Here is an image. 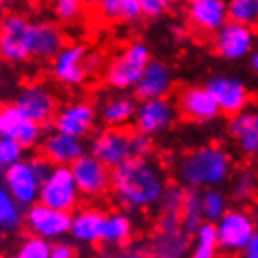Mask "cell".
<instances>
[{
  "label": "cell",
  "mask_w": 258,
  "mask_h": 258,
  "mask_svg": "<svg viewBox=\"0 0 258 258\" xmlns=\"http://www.w3.org/2000/svg\"><path fill=\"white\" fill-rule=\"evenodd\" d=\"M168 179L149 158L130 157L111 170V192L117 206L128 213L157 208L168 190Z\"/></svg>",
  "instance_id": "1"
},
{
  "label": "cell",
  "mask_w": 258,
  "mask_h": 258,
  "mask_svg": "<svg viewBox=\"0 0 258 258\" xmlns=\"http://www.w3.org/2000/svg\"><path fill=\"white\" fill-rule=\"evenodd\" d=\"M232 175V155L219 144L200 145L177 162V177L188 188H215Z\"/></svg>",
  "instance_id": "2"
},
{
  "label": "cell",
  "mask_w": 258,
  "mask_h": 258,
  "mask_svg": "<svg viewBox=\"0 0 258 258\" xmlns=\"http://www.w3.org/2000/svg\"><path fill=\"white\" fill-rule=\"evenodd\" d=\"M51 162L43 157L23 158L12 168H8L0 181L14 194V198L27 209L40 202V188L43 177L49 173Z\"/></svg>",
  "instance_id": "3"
},
{
  "label": "cell",
  "mask_w": 258,
  "mask_h": 258,
  "mask_svg": "<svg viewBox=\"0 0 258 258\" xmlns=\"http://www.w3.org/2000/svg\"><path fill=\"white\" fill-rule=\"evenodd\" d=\"M151 62V51L144 42H132L124 45L106 64L104 81L115 91L134 89L142 78L145 66Z\"/></svg>",
  "instance_id": "4"
},
{
  "label": "cell",
  "mask_w": 258,
  "mask_h": 258,
  "mask_svg": "<svg viewBox=\"0 0 258 258\" xmlns=\"http://www.w3.org/2000/svg\"><path fill=\"white\" fill-rule=\"evenodd\" d=\"M100 57L87 51L81 43H66L51 60V74L66 87L83 85L93 74L100 70Z\"/></svg>",
  "instance_id": "5"
},
{
  "label": "cell",
  "mask_w": 258,
  "mask_h": 258,
  "mask_svg": "<svg viewBox=\"0 0 258 258\" xmlns=\"http://www.w3.org/2000/svg\"><path fill=\"white\" fill-rule=\"evenodd\" d=\"M190 237L181 224V211L160 209L157 234L151 239L149 254L153 258H188Z\"/></svg>",
  "instance_id": "6"
},
{
  "label": "cell",
  "mask_w": 258,
  "mask_h": 258,
  "mask_svg": "<svg viewBox=\"0 0 258 258\" xmlns=\"http://www.w3.org/2000/svg\"><path fill=\"white\" fill-rule=\"evenodd\" d=\"M215 228L221 251L232 254H241L258 232L254 215L245 208H228V211L215 222Z\"/></svg>",
  "instance_id": "7"
},
{
  "label": "cell",
  "mask_w": 258,
  "mask_h": 258,
  "mask_svg": "<svg viewBox=\"0 0 258 258\" xmlns=\"http://www.w3.org/2000/svg\"><path fill=\"white\" fill-rule=\"evenodd\" d=\"M81 192L74 179L70 166H51L49 173L43 177L40 188V202L53 209L74 213L79 206Z\"/></svg>",
  "instance_id": "8"
},
{
  "label": "cell",
  "mask_w": 258,
  "mask_h": 258,
  "mask_svg": "<svg viewBox=\"0 0 258 258\" xmlns=\"http://www.w3.org/2000/svg\"><path fill=\"white\" fill-rule=\"evenodd\" d=\"M32 23L23 14H8L0 19V55L8 62H25L32 57Z\"/></svg>",
  "instance_id": "9"
},
{
  "label": "cell",
  "mask_w": 258,
  "mask_h": 258,
  "mask_svg": "<svg viewBox=\"0 0 258 258\" xmlns=\"http://www.w3.org/2000/svg\"><path fill=\"white\" fill-rule=\"evenodd\" d=\"M72 213L53 209L42 202L25 209V226L32 236L43 237L51 243L60 241L62 237L70 236Z\"/></svg>",
  "instance_id": "10"
},
{
  "label": "cell",
  "mask_w": 258,
  "mask_h": 258,
  "mask_svg": "<svg viewBox=\"0 0 258 258\" xmlns=\"http://www.w3.org/2000/svg\"><path fill=\"white\" fill-rule=\"evenodd\" d=\"M258 45V36L254 29L237 21H228L221 30L213 34V47L217 55L224 60L236 62L251 57Z\"/></svg>",
  "instance_id": "11"
},
{
  "label": "cell",
  "mask_w": 258,
  "mask_h": 258,
  "mask_svg": "<svg viewBox=\"0 0 258 258\" xmlns=\"http://www.w3.org/2000/svg\"><path fill=\"white\" fill-rule=\"evenodd\" d=\"M177 104H173L168 96L140 100L134 115V126L140 132L155 138L172 128L173 122L177 121Z\"/></svg>",
  "instance_id": "12"
},
{
  "label": "cell",
  "mask_w": 258,
  "mask_h": 258,
  "mask_svg": "<svg viewBox=\"0 0 258 258\" xmlns=\"http://www.w3.org/2000/svg\"><path fill=\"white\" fill-rule=\"evenodd\" d=\"M89 153L113 170L132 157L130 132H126L124 126H106L91 138Z\"/></svg>",
  "instance_id": "13"
},
{
  "label": "cell",
  "mask_w": 258,
  "mask_h": 258,
  "mask_svg": "<svg viewBox=\"0 0 258 258\" xmlns=\"http://www.w3.org/2000/svg\"><path fill=\"white\" fill-rule=\"evenodd\" d=\"M206 87L209 89V93L213 94V98L219 104L221 113L228 115H237L245 111L251 104V91L243 79L230 76V74H217L209 79Z\"/></svg>",
  "instance_id": "14"
},
{
  "label": "cell",
  "mask_w": 258,
  "mask_h": 258,
  "mask_svg": "<svg viewBox=\"0 0 258 258\" xmlns=\"http://www.w3.org/2000/svg\"><path fill=\"white\" fill-rule=\"evenodd\" d=\"M70 168L81 196L98 198L111 190V168L98 160L93 153H85Z\"/></svg>",
  "instance_id": "15"
},
{
  "label": "cell",
  "mask_w": 258,
  "mask_h": 258,
  "mask_svg": "<svg viewBox=\"0 0 258 258\" xmlns=\"http://www.w3.org/2000/svg\"><path fill=\"white\" fill-rule=\"evenodd\" d=\"M0 136L12 138L25 149H32L43 140V126L23 113L15 102L0 104Z\"/></svg>",
  "instance_id": "16"
},
{
  "label": "cell",
  "mask_w": 258,
  "mask_h": 258,
  "mask_svg": "<svg viewBox=\"0 0 258 258\" xmlns=\"http://www.w3.org/2000/svg\"><path fill=\"white\" fill-rule=\"evenodd\" d=\"M15 104L21 108V111L38 124L45 126L53 121L57 113V96L49 87L42 81H32L19 89L15 96Z\"/></svg>",
  "instance_id": "17"
},
{
  "label": "cell",
  "mask_w": 258,
  "mask_h": 258,
  "mask_svg": "<svg viewBox=\"0 0 258 258\" xmlns=\"http://www.w3.org/2000/svg\"><path fill=\"white\" fill-rule=\"evenodd\" d=\"M98 119L100 117L94 104H91L89 100H74L57 109V113L53 117V128L85 140L87 136L93 134Z\"/></svg>",
  "instance_id": "18"
},
{
  "label": "cell",
  "mask_w": 258,
  "mask_h": 258,
  "mask_svg": "<svg viewBox=\"0 0 258 258\" xmlns=\"http://www.w3.org/2000/svg\"><path fill=\"white\" fill-rule=\"evenodd\" d=\"M40 153L53 166H72L79 157L89 153V145L83 138L53 128V132L45 134L40 142Z\"/></svg>",
  "instance_id": "19"
},
{
  "label": "cell",
  "mask_w": 258,
  "mask_h": 258,
  "mask_svg": "<svg viewBox=\"0 0 258 258\" xmlns=\"http://www.w3.org/2000/svg\"><path fill=\"white\" fill-rule=\"evenodd\" d=\"M177 109L185 119L198 122V124L215 121L221 115L219 104L206 85L185 87L177 96Z\"/></svg>",
  "instance_id": "20"
},
{
  "label": "cell",
  "mask_w": 258,
  "mask_h": 258,
  "mask_svg": "<svg viewBox=\"0 0 258 258\" xmlns=\"http://www.w3.org/2000/svg\"><path fill=\"white\" fill-rule=\"evenodd\" d=\"M188 21L202 34H215L230 21L226 0H194L188 6Z\"/></svg>",
  "instance_id": "21"
},
{
  "label": "cell",
  "mask_w": 258,
  "mask_h": 258,
  "mask_svg": "<svg viewBox=\"0 0 258 258\" xmlns=\"http://www.w3.org/2000/svg\"><path fill=\"white\" fill-rule=\"evenodd\" d=\"M173 87V76L170 66L162 60H153L145 66L142 78L138 79L134 87V94L140 100H149V98H164L170 94Z\"/></svg>",
  "instance_id": "22"
},
{
  "label": "cell",
  "mask_w": 258,
  "mask_h": 258,
  "mask_svg": "<svg viewBox=\"0 0 258 258\" xmlns=\"http://www.w3.org/2000/svg\"><path fill=\"white\" fill-rule=\"evenodd\" d=\"M106 213L96 208H81L72 213L70 237L79 245H96L102 241Z\"/></svg>",
  "instance_id": "23"
},
{
  "label": "cell",
  "mask_w": 258,
  "mask_h": 258,
  "mask_svg": "<svg viewBox=\"0 0 258 258\" xmlns=\"http://www.w3.org/2000/svg\"><path fill=\"white\" fill-rule=\"evenodd\" d=\"M66 45V38L62 29L57 23L36 21L32 23V57L40 60H53L57 53Z\"/></svg>",
  "instance_id": "24"
},
{
  "label": "cell",
  "mask_w": 258,
  "mask_h": 258,
  "mask_svg": "<svg viewBox=\"0 0 258 258\" xmlns=\"http://www.w3.org/2000/svg\"><path fill=\"white\" fill-rule=\"evenodd\" d=\"M228 134L236 142L237 149L247 157L258 155V109L232 115L228 121Z\"/></svg>",
  "instance_id": "25"
},
{
  "label": "cell",
  "mask_w": 258,
  "mask_h": 258,
  "mask_svg": "<svg viewBox=\"0 0 258 258\" xmlns=\"http://www.w3.org/2000/svg\"><path fill=\"white\" fill-rule=\"evenodd\" d=\"M134 236V221L128 211H111L106 213L100 243L108 249H124Z\"/></svg>",
  "instance_id": "26"
},
{
  "label": "cell",
  "mask_w": 258,
  "mask_h": 258,
  "mask_svg": "<svg viewBox=\"0 0 258 258\" xmlns=\"http://www.w3.org/2000/svg\"><path fill=\"white\" fill-rule=\"evenodd\" d=\"M138 102L128 94H115L102 102L98 117L106 126H126L134 121Z\"/></svg>",
  "instance_id": "27"
},
{
  "label": "cell",
  "mask_w": 258,
  "mask_h": 258,
  "mask_svg": "<svg viewBox=\"0 0 258 258\" xmlns=\"http://www.w3.org/2000/svg\"><path fill=\"white\" fill-rule=\"evenodd\" d=\"M96 8L102 19L109 23H136L142 19V6L138 0H96Z\"/></svg>",
  "instance_id": "28"
},
{
  "label": "cell",
  "mask_w": 258,
  "mask_h": 258,
  "mask_svg": "<svg viewBox=\"0 0 258 258\" xmlns=\"http://www.w3.org/2000/svg\"><path fill=\"white\" fill-rule=\"evenodd\" d=\"M25 224V208L0 181V232H17Z\"/></svg>",
  "instance_id": "29"
},
{
  "label": "cell",
  "mask_w": 258,
  "mask_h": 258,
  "mask_svg": "<svg viewBox=\"0 0 258 258\" xmlns=\"http://www.w3.org/2000/svg\"><path fill=\"white\" fill-rule=\"evenodd\" d=\"M219 251H221V247H219L215 222L206 221L192 236L188 258H217Z\"/></svg>",
  "instance_id": "30"
},
{
  "label": "cell",
  "mask_w": 258,
  "mask_h": 258,
  "mask_svg": "<svg viewBox=\"0 0 258 258\" xmlns=\"http://www.w3.org/2000/svg\"><path fill=\"white\" fill-rule=\"evenodd\" d=\"M206 222L204 209H202V192L198 188H188L185 192L183 208H181V224L188 236H194L196 230Z\"/></svg>",
  "instance_id": "31"
},
{
  "label": "cell",
  "mask_w": 258,
  "mask_h": 258,
  "mask_svg": "<svg viewBox=\"0 0 258 258\" xmlns=\"http://www.w3.org/2000/svg\"><path fill=\"white\" fill-rule=\"evenodd\" d=\"M202 209H204V219L206 221L217 222L228 211V196L222 192L219 186L206 188L202 192Z\"/></svg>",
  "instance_id": "32"
},
{
  "label": "cell",
  "mask_w": 258,
  "mask_h": 258,
  "mask_svg": "<svg viewBox=\"0 0 258 258\" xmlns=\"http://www.w3.org/2000/svg\"><path fill=\"white\" fill-rule=\"evenodd\" d=\"M230 21L258 27V0H226Z\"/></svg>",
  "instance_id": "33"
},
{
  "label": "cell",
  "mask_w": 258,
  "mask_h": 258,
  "mask_svg": "<svg viewBox=\"0 0 258 258\" xmlns=\"http://www.w3.org/2000/svg\"><path fill=\"white\" fill-rule=\"evenodd\" d=\"M53 243L43 239V237L32 236L25 237L21 243L17 245L12 258H51Z\"/></svg>",
  "instance_id": "34"
},
{
  "label": "cell",
  "mask_w": 258,
  "mask_h": 258,
  "mask_svg": "<svg viewBox=\"0 0 258 258\" xmlns=\"http://www.w3.org/2000/svg\"><path fill=\"white\" fill-rule=\"evenodd\" d=\"M25 151L27 149L19 142H15L12 138L0 136V177L4 175L8 168H12L25 158Z\"/></svg>",
  "instance_id": "35"
},
{
  "label": "cell",
  "mask_w": 258,
  "mask_h": 258,
  "mask_svg": "<svg viewBox=\"0 0 258 258\" xmlns=\"http://www.w3.org/2000/svg\"><path fill=\"white\" fill-rule=\"evenodd\" d=\"M85 0H53V14L58 21L76 23L83 17Z\"/></svg>",
  "instance_id": "36"
},
{
  "label": "cell",
  "mask_w": 258,
  "mask_h": 258,
  "mask_svg": "<svg viewBox=\"0 0 258 258\" xmlns=\"http://www.w3.org/2000/svg\"><path fill=\"white\" fill-rule=\"evenodd\" d=\"M258 192V181L252 172H241L232 183V196L237 202H249Z\"/></svg>",
  "instance_id": "37"
},
{
  "label": "cell",
  "mask_w": 258,
  "mask_h": 258,
  "mask_svg": "<svg viewBox=\"0 0 258 258\" xmlns=\"http://www.w3.org/2000/svg\"><path fill=\"white\" fill-rule=\"evenodd\" d=\"M130 149H132V157L138 158H149L153 149H155V142L153 136L144 134V132H130Z\"/></svg>",
  "instance_id": "38"
},
{
  "label": "cell",
  "mask_w": 258,
  "mask_h": 258,
  "mask_svg": "<svg viewBox=\"0 0 258 258\" xmlns=\"http://www.w3.org/2000/svg\"><path fill=\"white\" fill-rule=\"evenodd\" d=\"M51 258H76V249H74L72 243L68 241H55L53 243V252H51Z\"/></svg>",
  "instance_id": "39"
},
{
  "label": "cell",
  "mask_w": 258,
  "mask_h": 258,
  "mask_svg": "<svg viewBox=\"0 0 258 258\" xmlns=\"http://www.w3.org/2000/svg\"><path fill=\"white\" fill-rule=\"evenodd\" d=\"M138 4L142 6L144 15H149V17H157V15H160L166 8L160 0H138Z\"/></svg>",
  "instance_id": "40"
},
{
  "label": "cell",
  "mask_w": 258,
  "mask_h": 258,
  "mask_svg": "<svg viewBox=\"0 0 258 258\" xmlns=\"http://www.w3.org/2000/svg\"><path fill=\"white\" fill-rule=\"evenodd\" d=\"M241 258H258V232L252 236V239L249 241V245L243 249Z\"/></svg>",
  "instance_id": "41"
},
{
  "label": "cell",
  "mask_w": 258,
  "mask_h": 258,
  "mask_svg": "<svg viewBox=\"0 0 258 258\" xmlns=\"http://www.w3.org/2000/svg\"><path fill=\"white\" fill-rule=\"evenodd\" d=\"M113 258H153L149 252L142 251V249H124L119 254H115Z\"/></svg>",
  "instance_id": "42"
},
{
  "label": "cell",
  "mask_w": 258,
  "mask_h": 258,
  "mask_svg": "<svg viewBox=\"0 0 258 258\" xmlns=\"http://www.w3.org/2000/svg\"><path fill=\"white\" fill-rule=\"evenodd\" d=\"M251 68L258 74V51L251 55Z\"/></svg>",
  "instance_id": "43"
},
{
  "label": "cell",
  "mask_w": 258,
  "mask_h": 258,
  "mask_svg": "<svg viewBox=\"0 0 258 258\" xmlns=\"http://www.w3.org/2000/svg\"><path fill=\"white\" fill-rule=\"evenodd\" d=\"M217 258H237L236 254H232V252H219Z\"/></svg>",
  "instance_id": "44"
},
{
  "label": "cell",
  "mask_w": 258,
  "mask_h": 258,
  "mask_svg": "<svg viewBox=\"0 0 258 258\" xmlns=\"http://www.w3.org/2000/svg\"><path fill=\"white\" fill-rule=\"evenodd\" d=\"M160 2H162V4H164V6H170V4H175V2H177V0H160Z\"/></svg>",
  "instance_id": "45"
},
{
  "label": "cell",
  "mask_w": 258,
  "mask_h": 258,
  "mask_svg": "<svg viewBox=\"0 0 258 258\" xmlns=\"http://www.w3.org/2000/svg\"><path fill=\"white\" fill-rule=\"evenodd\" d=\"M254 221H256V228H258V213L254 215Z\"/></svg>",
  "instance_id": "46"
},
{
  "label": "cell",
  "mask_w": 258,
  "mask_h": 258,
  "mask_svg": "<svg viewBox=\"0 0 258 258\" xmlns=\"http://www.w3.org/2000/svg\"><path fill=\"white\" fill-rule=\"evenodd\" d=\"M0 258H6V256H4V252H2V251H0Z\"/></svg>",
  "instance_id": "47"
},
{
  "label": "cell",
  "mask_w": 258,
  "mask_h": 258,
  "mask_svg": "<svg viewBox=\"0 0 258 258\" xmlns=\"http://www.w3.org/2000/svg\"><path fill=\"white\" fill-rule=\"evenodd\" d=\"M190 2H194V0H190Z\"/></svg>",
  "instance_id": "48"
},
{
  "label": "cell",
  "mask_w": 258,
  "mask_h": 258,
  "mask_svg": "<svg viewBox=\"0 0 258 258\" xmlns=\"http://www.w3.org/2000/svg\"><path fill=\"white\" fill-rule=\"evenodd\" d=\"M0 57H2V55H0Z\"/></svg>",
  "instance_id": "49"
}]
</instances>
